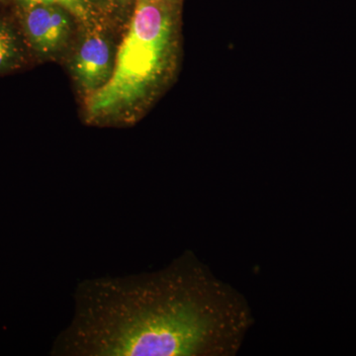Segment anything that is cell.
Instances as JSON below:
<instances>
[{"mask_svg": "<svg viewBox=\"0 0 356 356\" xmlns=\"http://www.w3.org/2000/svg\"><path fill=\"white\" fill-rule=\"evenodd\" d=\"M51 356H235L254 325L247 298L192 250L158 270L79 281Z\"/></svg>", "mask_w": 356, "mask_h": 356, "instance_id": "1", "label": "cell"}, {"mask_svg": "<svg viewBox=\"0 0 356 356\" xmlns=\"http://www.w3.org/2000/svg\"><path fill=\"white\" fill-rule=\"evenodd\" d=\"M173 0H137L111 76L88 96L92 119L109 118L133 108L158 81L172 35Z\"/></svg>", "mask_w": 356, "mask_h": 356, "instance_id": "2", "label": "cell"}, {"mask_svg": "<svg viewBox=\"0 0 356 356\" xmlns=\"http://www.w3.org/2000/svg\"><path fill=\"white\" fill-rule=\"evenodd\" d=\"M62 6L31 3L24 18V29L33 49L44 56L58 53L70 36L69 16Z\"/></svg>", "mask_w": 356, "mask_h": 356, "instance_id": "3", "label": "cell"}, {"mask_svg": "<svg viewBox=\"0 0 356 356\" xmlns=\"http://www.w3.org/2000/svg\"><path fill=\"white\" fill-rule=\"evenodd\" d=\"M113 67L108 40L102 33H89L79 44L72 60V74L79 88L88 96L92 95L108 81Z\"/></svg>", "mask_w": 356, "mask_h": 356, "instance_id": "4", "label": "cell"}, {"mask_svg": "<svg viewBox=\"0 0 356 356\" xmlns=\"http://www.w3.org/2000/svg\"><path fill=\"white\" fill-rule=\"evenodd\" d=\"M19 44L9 26L0 22V72L13 67L19 58Z\"/></svg>", "mask_w": 356, "mask_h": 356, "instance_id": "5", "label": "cell"}, {"mask_svg": "<svg viewBox=\"0 0 356 356\" xmlns=\"http://www.w3.org/2000/svg\"><path fill=\"white\" fill-rule=\"evenodd\" d=\"M30 3H53L62 6L81 19L86 20L89 17L88 0H26Z\"/></svg>", "mask_w": 356, "mask_h": 356, "instance_id": "6", "label": "cell"}]
</instances>
